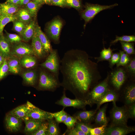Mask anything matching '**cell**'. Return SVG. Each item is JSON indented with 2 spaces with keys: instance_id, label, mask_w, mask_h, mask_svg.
Instances as JSON below:
<instances>
[{
  "instance_id": "6da1fadb",
  "label": "cell",
  "mask_w": 135,
  "mask_h": 135,
  "mask_svg": "<svg viewBox=\"0 0 135 135\" xmlns=\"http://www.w3.org/2000/svg\"><path fill=\"white\" fill-rule=\"evenodd\" d=\"M97 64L85 51L71 50L65 52L60 61L62 76L60 86L76 98L85 100L89 92L100 78Z\"/></svg>"
},
{
  "instance_id": "7a4b0ae2",
  "label": "cell",
  "mask_w": 135,
  "mask_h": 135,
  "mask_svg": "<svg viewBox=\"0 0 135 135\" xmlns=\"http://www.w3.org/2000/svg\"><path fill=\"white\" fill-rule=\"evenodd\" d=\"M42 67L39 71L38 88L41 90L54 91L60 86L58 76Z\"/></svg>"
},
{
  "instance_id": "3957f363",
  "label": "cell",
  "mask_w": 135,
  "mask_h": 135,
  "mask_svg": "<svg viewBox=\"0 0 135 135\" xmlns=\"http://www.w3.org/2000/svg\"><path fill=\"white\" fill-rule=\"evenodd\" d=\"M108 74L103 81L91 89L88 94L85 100L88 105L92 106L97 103L109 90Z\"/></svg>"
},
{
  "instance_id": "277c9868",
  "label": "cell",
  "mask_w": 135,
  "mask_h": 135,
  "mask_svg": "<svg viewBox=\"0 0 135 135\" xmlns=\"http://www.w3.org/2000/svg\"><path fill=\"white\" fill-rule=\"evenodd\" d=\"M60 61L58 50L52 49L44 61L40 64V66L58 76Z\"/></svg>"
},
{
  "instance_id": "5b68a950",
  "label": "cell",
  "mask_w": 135,
  "mask_h": 135,
  "mask_svg": "<svg viewBox=\"0 0 135 135\" xmlns=\"http://www.w3.org/2000/svg\"><path fill=\"white\" fill-rule=\"evenodd\" d=\"M113 106L111 112L110 116L112 124L126 125L129 118L127 108L125 107H119L113 102Z\"/></svg>"
},
{
  "instance_id": "8992f818",
  "label": "cell",
  "mask_w": 135,
  "mask_h": 135,
  "mask_svg": "<svg viewBox=\"0 0 135 135\" xmlns=\"http://www.w3.org/2000/svg\"><path fill=\"white\" fill-rule=\"evenodd\" d=\"M118 5L117 4L109 6L101 5L98 4H88L82 13V17L84 20L85 23H87L101 11L110 8Z\"/></svg>"
},
{
  "instance_id": "52a82bcc",
  "label": "cell",
  "mask_w": 135,
  "mask_h": 135,
  "mask_svg": "<svg viewBox=\"0 0 135 135\" xmlns=\"http://www.w3.org/2000/svg\"><path fill=\"white\" fill-rule=\"evenodd\" d=\"M63 94L60 99L57 101L55 104L64 107H72L77 108H84L88 104L84 100L77 98L74 99L67 97L66 94V90L64 89Z\"/></svg>"
},
{
  "instance_id": "ba28073f",
  "label": "cell",
  "mask_w": 135,
  "mask_h": 135,
  "mask_svg": "<svg viewBox=\"0 0 135 135\" xmlns=\"http://www.w3.org/2000/svg\"><path fill=\"white\" fill-rule=\"evenodd\" d=\"M62 26L61 20L58 18L54 19L48 24L46 31L50 39L56 43L59 40L60 31Z\"/></svg>"
},
{
  "instance_id": "9c48e42d",
  "label": "cell",
  "mask_w": 135,
  "mask_h": 135,
  "mask_svg": "<svg viewBox=\"0 0 135 135\" xmlns=\"http://www.w3.org/2000/svg\"><path fill=\"white\" fill-rule=\"evenodd\" d=\"M19 59L28 55L34 56V53L31 46L22 42L15 44L11 48L10 55Z\"/></svg>"
},
{
  "instance_id": "30bf717a",
  "label": "cell",
  "mask_w": 135,
  "mask_h": 135,
  "mask_svg": "<svg viewBox=\"0 0 135 135\" xmlns=\"http://www.w3.org/2000/svg\"><path fill=\"white\" fill-rule=\"evenodd\" d=\"M110 78L112 85L117 90H119L126 79V72L123 68H119L111 73Z\"/></svg>"
},
{
  "instance_id": "8fae6325",
  "label": "cell",
  "mask_w": 135,
  "mask_h": 135,
  "mask_svg": "<svg viewBox=\"0 0 135 135\" xmlns=\"http://www.w3.org/2000/svg\"><path fill=\"white\" fill-rule=\"evenodd\" d=\"M4 122L5 127L8 131L15 132L20 130L22 126V119L9 113L6 116Z\"/></svg>"
},
{
  "instance_id": "7c38bea8",
  "label": "cell",
  "mask_w": 135,
  "mask_h": 135,
  "mask_svg": "<svg viewBox=\"0 0 135 135\" xmlns=\"http://www.w3.org/2000/svg\"><path fill=\"white\" fill-rule=\"evenodd\" d=\"M28 118L44 121L54 118L51 113L43 110L34 106L31 108L28 114L26 119Z\"/></svg>"
},
{
  "instance_id": "4fadbf2b",
  "label": "cell",
  "mask_w": 135,
  "mask_h": 135,
  "mask_svg": "<svg viewBox=\"0 0 135 135\" xmlns=\"http://www.w3.org/2000/svg\"><path fill=\"white\" fill-rule=\"evenodd\" d=\"M32 39L31 46L33 51L34 56L39 59L47 57L49 53L46 52L45 50L35 31Z\"/></svg>"
},
{
  "instance_id": "5bb4252c",
  "label": "cell",
  "mask_w": 135,
  "mask_h": 135,
  "mask_svg": "<svg viewBox=\"0 0 135 135\" xmlns=\"http://www.w3.org/2000/svg\"><path fill=\"white\" fill-rule=\"evenodd\" d=\"M135 131L134 128L126 125L112 124L106 129L105 135H125Z\"/></svg>"
},
{
  "instance_id": "9a60e30c",
  "label": "cell",
  "mask_w": 135,
  "mask_h": 135,
  "mask_svg": "<svg viewBox=\"0 0 135 135\" xmlns=\"http://www.w3.org/2000/svg\"><path fill=\"white\" fill-rule=\"evenodd\" d=\"M34 105L28 101L26 103L15 108L9 113L14 116L24 120L31 108Z\"/></svg>"
},
{
  "instance_id": "2e32d148",
  "label": "cell",
  "mask_w": 135,
  "mask_h": 135,
  "mask_svg": "<svg viewBox=\"0 0 135 135\" xmlns=\"http://www.w3.org/2000/svg\"><path fill=\"white\" fill-rule=\"evenodd\" d=\"M24 121L25 124L24 132L32 135L38 129L43 122L32 118H28Z\"/></svg>"
},
{
  "instance_id": "e0dca14e",
  "label": "cell",
  "mask_w": 135,
  "mask_h": 135,
  "mask_svg": "<svg viewBox=\"0 0 135 135\" xmlns=\"http://www.w3.org/2000/svg\"><path fill=\"white\" fill-rule=\"evenodd\" d=\"M96 110L80 111L75 114L74 116L76 118L77 121L90 124L94 118Z\"/></svg>"
},
{
  "instance_id": "ac0fdd59",
  "label": "cell",
  "mask_w": 135,
  "mask_h": 135,
  "mask_svg": "<svg viewBox=\"0 0 135 135\" xmlns=\"http://www.w3.org/2000/svg\"><path fill=\"white\" fill-rule=\"evenodd\" d=\"M6 59L9 72L14 74H18L20 73L22 70L20 59L16 57L11 55Z\"/></svg>"
},
{
  "instance_id": "d6986e66",
  "label": "cell",
  "mask_w": 135,
  "mask_h": 135,
  "mask_svg": "<svg viewBox=\"0 0 135 135\" xmlns=\"http://www.w3.org/2000/svg\"><path fill=\"white\" fill-rule=\"evenodd\" d=\"M35 31L45 50L49 53L52 49L49 40L38 24H36Z\"/></svg>"
},
{
  "instance_id": "ffe728a7",
  "label": "cell",
  "mask_w": 135,
  "mask_h": 135,
  "mask_svg": "<svg viewBox=\"0 0 135 135\" xmlns=\"http://www.w3.org/2000/svg\"><path fill=\"white\" fill-rule=\"evenodd\" d=\"M11 50V43L7 37L3 34L0 36V52L5 58L10 56Z\"/></svg>"
},
{
  "instance_id": "44dd1931",
  "label": "cell",
  "mask_w": 135,
  "mask_h": 135,
  "mask_svg": "<svg viewBox=\"0 0 135 135\" xmlns=\"http://www.w3.org/2000/svg\"><path fill=\"white\" fill-rule=\"evenodd\" d=\"M39 76V73L36 70H28L24 72L22 77L24 82L27 84L34 85Z\"/></svg>"
},
{
  "instance_id": "7402d4cb",
  "label": "cell",
  "mask_w": 135,
  "mask_h": 135,
  "mask_svg": "<svg viewBox=\"0 0 135 135\" xmlns=\"http://www.w3.org/2000/svg\"><path fill=\"white\" fill-rule=\"evenodd\" d=\"M37 59L36 57L33 55L23 56L20 59L21 66L26 68H34L38 64Z\"/></svg>"
},
{
  "instance_id": "603a6c76",
  "label": "cell",
  "mask_w": 135,
  "mask_h": 135,
  "mask_svg": "<svg viewBox=\"0 0 135 135\" xmlns=\"http://www.w3.org/2000/svg\"><path fill=\"white\" fill-rule=\"evenodd\" d=\"M118 98V95L116 93L109 89L96 104L97 106L96 110L98 109L100 106L105 103L110 102H116Z\"/></svg>"
},
{
  "instance_id": "cb8c5ba5",
  "label": "cell",
  "mask_w": 135,
  "mask_h": 135,
  "mask_svg": "<svg viewBox=\"0 0 135 135\" xmlns=\"http://www.w3.org/2000/svg\"><path fill=\"white\" fill-rule=\"evenodd\" d=\"M36 25L35 21L32 20L26 25L21 36L22 39L28 42L32 39L35 31Z\"/></svg>"
},
{
  "instance_id": "d4e9b609",
  "label": "cell",
  "mask_w": 135,
  "mask_h": 135,
  "mask_svg": "<svg viewBox=\"0 0 135 135\" xmlns=\"http://www.w3.org/2000/svg\"><path fill=\"white\" fill-rule=\"evenodd\" d=\"M124 98L126 104L129 105L135 103V86L134 84L129 85L125 88Z\"/></svg>"
},
{
  "instance_id": "484cf974",
  "label": "cell",
  "mask_w": 135,
  "mask_h": 135,
  "mask_svg": "<svg viewBox=\"0 0 135 135\" xmlns=\"http://www.w3.org/2000/svg\"><path fill=\"white\" fill-rule=\"evenodd\" d=\"M107 107V105L106 104L99 110L94 118L96 125L100 126L107 125L108 120L106 115Z\"/></svg>"
},
{
  "instance_id": "4316f807",
  "label": "cell",
  "mask_w": 135,
  "mask_h": 135,
  "mask_svg": "<svg viewBox=\"0 0 135 135\" xmlns=\"http://www.w3.org/2000/svg\"><path fill=\"white\" fill-rule=\"evenodd\" d=\"M15 14L17 20L26 25L32 20V17L26 8L19 9Z\"/></svg>"
},
{
  "instance_id": "83f0119b",
  "label": "cell",
  "mask_w": 135,
  "mask_h": 135,
  "mask_svg": "<svg viewBox=\"0 0 135 135\" xmlns=\"http://www.w3.org/2000/svg\"><path fill=\"white\" fill-rule=\"evenodd\" d=\"M17 20L15 14H8L2 13L0 17V36L3 34L5 26L8 23Z\"/></svg>"
},
{
  "instance_id": "f1b7e54d",
  "label": "cell",
  "mask_w": 135,
  "mask_h": 135,
  "mask_svg": "<svg viewBox=\"0 0 135 135\" xmlns=\"http://www.w3.org/2000/svg\"><path fill=\"white\" fill-rule=\"evenodd\" d=\"M2 13L8 14H15L18 9V5L5 2L0 4Z\"/></svg>"
},
{
  "instance_id": "f546056e",
  "label": "cell",
  "mask_w": 135,
  "mask_h": 135,
  "mask_svg": "<svg viewBox=\"0 0 135 135\" xmlns=\"http://www.w3.org/2000/svg\"><path fill=\"white\" fill-rule=\"evenodd\" d=\"M113 50L110 47L106 48L104 47L100 52V56L95 57V59L97 60V62L103 60L109 61L111 57Z\"/></svg>"
},
{
  "instance_id": "4dcf8cb0",
  "label": "cell",
  "mask_w": 135,
  "mask_h": 135,
  "mask_svg": "<svg viewBox=\"0 0 135 135\" xmlns=\"http://www.w3.org/2000/svg\"><path fill=\"white\" fill-rule=\"evenodd\" d=\"M48 134L49 135H58L60 134L58 123L53 118L48 120Z\"/></svg>"
},
{
  "instance_id": "1f68e13d",
  "label": "cell",
  "mask_w": 135,
  "mask_h": 135,
  "mask_svg": "<svg viewBox=\"0 0 135 135\" xmlns=\"http://www.w3.org/2000/svg\"><path fill=\"white\" fill-rule=\"evenodd\" d=\"M26 8L32 18L36 16L38 10L40 6L35 2L30 1L26 5Z\"/></svg>"
},
{
  "instance_id": "d6a6232c",
  "label": "cell",
  "mask_w": 135,
  "mask_h": 135,
  "mask_svg": "<svg viewBox=\"0 0 135 135\" xmlns=\"http://www.w3.org/2000/svg\"><path fill=\"white\" fill-rule=\"evenodd\" d=\"M120 42L122 50L127 54L128 55L135 54V51L133 43L124 42Z\"/></svg>"
},
{
  "instance_id": "836d02e7",
  "label": "cell",
  "mask_w": 135,
  "mask_h": 135,
  "mask_svg": "<svg viewBox=\"0 0 135 135\" xmlns=\"http://www.w3.org/2000/svg\"><path fill=\"white\" fill-rule=\"evenodd\" d=\"M120 58L119 62L116 64L117 67L120 66H125L130 62L131 59L128 55L123 50H120Z\"/></svg>"
},
{
  "instance_id": "e575fe53",
  "label": "cell",
  "mask_w": 135,
  "mask_h": 135,
  "mask_svg": "<svg viewBox=\"0 0 135 135\" xmlns=\"http://www.w3.org/2000/svg\"><path fill=\"white\" fill-rule=\"evenodd\" d=\"M53 118L58 123L63 122L66 118L68 114L63 109L57 112L51 113Z\"/></svg>"
},
{
  "instance_id": "d590c367",
  "label": "cell",
  "mask_w": 135,
  "mask_h": 135,
  "mask_svg": "<svg viewBox=\"0 0 135 135\" xmlns=\"http://www.w3.org/2000/svg\"><path fill=\"white\" fill-rule=\"evenodd\" d=\"M74 127L82 131L86 135H90V128L92 127L90 124L83 122H78V121Z\"/></svg>"
},
{
  "instance_id": "8d00e7d4",
  "label": "cell",
  "mask_w": 135,
  "mask_h": 135,
  "mask_svg": "<svg viewBox=\"0 0 135 135\" xmlns=\"http://www.w3.org/2000/svg\"><path fill=\"white\" fill-rule=\"evenodd\" d=\"M107 125H103L96 128H91L90 129V135H105Z\"/></svg>"
},
{
  "instance_id": "74e56055",
  "label": "cell",
  "mask_w": 135,
  "mask_h": 135,
  "mask_svg": "<svg viewBox=\"0 0 135 135\" xmlns=\"http://www.w3.org/2000/svg\"><path fill=\"white\" fill-rule=\"evenodd\" d=\"M13 22L14 29L21 36L27 25L18 20Z\"/></svg>"
},
{
  "instance_id": "f35d334b",
  "label": "cell",
  "mask_w": 135,
  "mask_h": 135,
  "mask_svg": "<svg viewBox=\"0 0 135 135\" xmlns=\"http://www.w3.org/2000/svg\"><path fill=\"white\" fill-rule=\"evenodd\" d=\"M135 42V36L134 35L123 36H116L115 39L110 42L111 44H114L118 42Z\"/></svg>"
},
{
  "instance_id": "ab89813d",
  "label": "cell",
  "mask_w": 135,
  "mask_h": 135,
  "mask_svg": "<svg viewBox=\"0 0 135 135\" xmlns=\"http://www.w3.org/2000/svg\"><path fill=\"white\" fill-rule=\"evenodd\" d=\"M43 121L38 129L32 135H46L48 134V123Z\"/></svg>"
},
{
  "instance_id": "60d3db41",
  "label": "cell",
  "mask_w": 135,
  "mask_h": 135,
  "mask_svg": "<svg viewBox=\"0 0 135 135\" xmlns=\"http://www.w3.org/2000/svg\"><path fill=\"white\" fill-rule=\"evenodd\" d=\"M9 72L7 60L5 58L3 64L0 67V81L8 74Z\"/></svg>"
},
{
  "instance_id": "b9f144b4",
  "label": "cell",
  "mask_w": 135,
  "mask_h": 135,
  "mask_svg": "<svg viewBox=\"0 0 135 135\" xmlns=\"http://www.w3.org/2000/svg\"><path fill=\"white\" fill-rule=\"evenodd\" d=\"M77 122V120L75 117L68 115L66 119L63 123L67 126L68 129H70L74 127Z\"/></svg>"
},
{
  "instance_id": "7bdbcfd3",
  "label": "cell",
  "mask_w": 135,
  "mask_h": 135,
  "mask_svg": "<svg viewBox=\"0 0 135 135\" xmlns=\"http://www.w3.org/2000/svg\"><path fill=\"white\" fill-rule=\"evenodd\" d=\"M5 30L6 34V37L11 44H16L21 42L22 38L18 35L10 34Z\"/></svg>"
},
{
  "instance_id": "ee69618b",
  "label": "cell",
  "mask_w": 135,
  "mask_h": 135,
  "mask_svg": "<svg viewBox=\"0 0 135 135\" xmlns=\"http://www.w3.org/2000/svg\"><path fill=\"white\" fill-rule=\"evenodd\" d=\"M126 70L132 76L135 75V59L134 58L130 60L129 63L125 66Z\"/></svg>"
},
{
  "instance_id": "f6af8a7d",
  "label": "cell",
  "mask_w": 135,
  "mask_h": 135,
  "mask_svg": "<svg viewBox=\"0 0 135 135\" xmlns=\"http://www.w3.org/2000/svg\"><path fill=\"white\" fill-rule=\"evenodd\" d=\"M120 58V55L119 53L112 54L110 59L109 61L110 68H112L114 66L118 63Z\"/></svg>"
},
{
  "instance_id": "bcb514c9",
  "label": "cell",
  "mask_w": 135,
  "mask_h": 135,
  "mask_svg": "<svg viewBox=\"0 0 135 135\" xmlns=\"http://www.w3.org/2000/svg\"><path fill=\"white\" fill-rule=\"evenodd\" d=\"M66 4L75 8L77 9H80L81 7L80 2L78 0H65Z\"/></svg>"
},
{
  "instance_id": "7dc6e473",
  "label": "cell",
  "mask_w": 135,
  "mask_h": 135,
  "mask_svg": "<svg viewBox=\"0 0 135 135\" xmlns=\"http://www.w3.org/2000/svg\"><path fill=\"white\" fill-rule=\"evenodd\" d=\"M128 108H127V112L129 118H132L135 117V103L129 105Z\"/></svg>"
},
{
  "instance_id": "c3c4849f",
  "label": "cell",
  "mask_w": 135,
  "mask_h": 135,
  "mask_svg": "<svg viewBox=\"0 0 135 135\" xmlns=\"http://www.w3.org/2000/svg\"><path fill=\"white\" fill-rule=\"evenodd\" d=\"M67 134L69 135H86L85 134L78 128L74 127L68 129Z\"/></svg>"
},
{
  "instance_id": "681fc988",
  "label": "cell",
  "mask_w": 135,
  "mask_h": 135,
  "mask_svg": "<svg viewBox=\"0 0 135 135\" xmlns=\"http://www.w3.org/2000/svg\"><path fill=\"white\" fill-rule=\"evenodd\" d=\"M51 4L61 7L63 6L66 4L65 0H52Z\"/></svg>"
},
{
  "instance_id": "f907efd6",
  "label": "cell",
  "mask_w": 135,
  "mask_h": 135,
  "mask_svg": "<svg viewBox=\"0 0 135 135\" xmlns=\"http://www.w3.org/2000/svg\"><path fill=\"white\" fill-rule=\"evenodd\" d=\"M20 0H6V2L13 4L20 5Z\"/></svg>"
},
{
  "instance_id": "816d5d0a",
  "label": "cell",
  "mask_w": 135,
  "mask_h": 135,
  "mask_svg": "<svg viewBox=\"0 0 135 135\" xmlns=\"http://www.w3.org/2000/svg\"><path fill=\"white\" fill-rule=\"evenodd\" d=\"M31 0H20V5H26Z\"/></svg>"
},
{
  "instance_id": "f5cc1de1",
  "label": "cell",
  "mask_w": 135,
  "mask_h": 135,
  "mask_svg": "<svg viewBox=\"0 0 135 135\" xmlns=\"http://www.w3.org/2000/svg\"><path fill=\"white\" fill-rule=\"evenodd\" d=\"M32 0L40 6L44 3L43 0Z\"/></svg>"
},
{
  "instance_id": "db71d44e",
  "label": "cell",
  "mask_w": 135,
  "mask_h": 135,
  "mask_svg": "<svg viewBox=\"0 0 135 135\" xmlns=\"http://www.w3.org/2000/svg\"><path fill=\"white\" fill-rule=\"evenodd\" d=\"M5 58L2 54L0 52V67L3 64Z\"/></svg>"
},
{
  "instance_id": "11a10c76",
  "label": "cell",
  "mask_w": 135,
  "mask_h": 135,
  "mask_svg": "<svg viewBox=\"0 0 135 135\" xmlns=\"http://www.w3.org/2000/svg\"><path fill=\"white\" fill-rule=\"evenodd\" d=\"M52 0H43L44 3L46 4H49L52 3Z\"/></svg>"
},
{
  "instance_id": "9f6ffc18",
  "label": "cell",
  "mask_w": 135,
  "mask_h": 135,
  "mask_svg": "<svg viewBox=\"0 0 135 135\" xmlns=\"http://www.w3.org/2000/svg\"><path fill=\"white\" fill-rule=\"evenodd\" d=\"M2 11L1 7L0 5V17L2 14Z\"/></svg>"
}]
</instances>
